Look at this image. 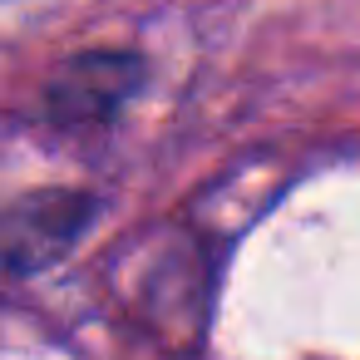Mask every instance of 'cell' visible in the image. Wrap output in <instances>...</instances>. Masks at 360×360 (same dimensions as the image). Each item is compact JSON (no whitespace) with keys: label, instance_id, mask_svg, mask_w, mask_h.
Instances as JSON below:
<instances>
[{"label":"cell","instance_id":"obj_2","mask_svg":"<svg viewBox=\"0 0 360 360\" xmlns=\"http://www.w3.org/2000/svg\"><path fill=\"white\" fill-rule=\"evenodd\" d=\"M99 212H104V198L75 183H45V188L15 193L0 212V266H6V276L25 281L60 266L89 237Z\"/></svg>","mask_w":360,"mask_h":360},{"label":"cell","instance_id":"obj_1","mask_svg":"<svg viewBox=\"0 0 360 360\" xmlns=\"http://www.w3.org/2000/svg\"><path fill=\"white\" fill-rule=\"evenodd\" d=\"M148 55L129 45H94L70 55L40 84V134L60 143L109 139L148 89Z\"/></svg>","mask_w":360,"mask_h":360}]
</instances>
